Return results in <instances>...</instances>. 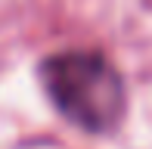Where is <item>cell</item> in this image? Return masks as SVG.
I'll return each instance as SVG.
<instances>
[{
    "label": "cell",
    "instance_id": "obj_1",
    "mask_svg": "<svg viewBox=\"0 0 152 149\" xmlns=\"http://www.w3.org/2000/svg\"><path fill=\"white\" fill-rule=\"evenodd\" d=\"M40 84L56 109L72 124L90 134H106L124 118V81L102 53L65 50L40 62Z\"/></svg>",
    "mask_w": 152,
    "mask_h": 149
}]
</instances>
